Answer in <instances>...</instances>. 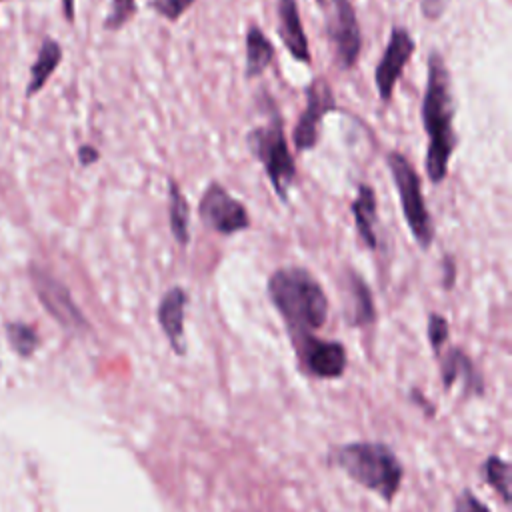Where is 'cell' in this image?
Masks as SVG:
<instances>
[{"instance_id":"obj_1","label":"cell","mask_w":512,"mask_h":512,"mask_svg":"<svg viewBox=\"0 0 512 512\" xmlns=\"http://www.w3.org/2000/svg\"><path fill=\"white\" fill-rule=\"evenodd\" d=\"M422 126L428 138L424 168L430 182L440 184L448 174V164L458 144V136L454 130V94L450 70L436 50L428 54L426 62Z\"/></svg>"},{"instance_id":"obj_2","label":"cell","mask_w":512,"mask_h":512,"mask_svg":"<svg viewBox=\"0 0 512 512\" xmlns=\"http://www.w3.org/2000/svg\"><path fill=\"white\" fill-rule=\"evenodd\" d=\"M268 298L282 316L290 340L310 336L328 318V296L320 282L300 266H284L270 274Z\"/></svg>"},{"instance_id":"obj_3","label":"cell","mask_w":512,"mask_h":512,"mask_svg":"<svg viewBox=\"0 0 512 512\" xmlns=\"http://www.w3.org/2000/svg\"><path fill=\"white\" fill-rule=\"evenodd\" d=\"M330 460L354 482L392 500L402 482V464L396 454L380 442H350L334 448Z\"/></svg>"},{"instance_id":"obj_4","label":"cell","mask_w":512,"mask_h":512,"mask_svg":"<svg viewBox=\"0 0 512 512\" xmlns=\"http://www.w3.org/2000/svg\"><path fill=\"white\" fill-rule=\"evenodd\" d=\"M246 146L250 154L262 164L266 178L280 202H288L290 190L296 182V160L288 148L282 116L278 114L274 102L270 108V118L248 130Z\"/></svg>"},{"instance_id":"obj_5","label":"cell","mask_w":512,"mask_h":512,"mask_svg":"<svg viewBox=\"0 0 512 512\" xmlns=\"http://www.w3.org/2000/svg\"><path fill=\"white\" fill-rule=\"evenodd\" d=\"M386 164L400 198L404 220L420 248L428 250L434 242V224L424 202L420 176L412 162L398 150H390L386 154Z\"/></svg>"},{"instance_id":"obj_6","label":"cell","mask_w":512,"mask_h":512,"mask_svg":"<svg viewBox=\"0 0 512 512\" xmlns=\"http://www.w3.org/2000/svg\"><path fill=\"white\" fill-rule=\"evenodd\" d=\"M324 10V30L332 60L340 70L356 66L362 50V30L350 0H328Z\"/></svg>"},{"instance_id":"obj_7","label":"cell","mask_w":512,"mask_h":512,"mask_svg":"<svg viewBox=\"0 0 512 512\" xmlns=\"http://www.w3.org/2000/svg\"><path fill=\"white\" fill-rule=\"evenodd\" d=\"M200 222L220 234L232 236L250 228V214L246 206L236 200L220 182H210L198 200Z\"/></svg>"},{"instance_id":"obj_8","label":"cell","mask_w":512,"mask_h":512,"mask_svg":"<svg viewBox=\"0 0 512 512\" xmlns=\"http://www.w3.org/2000/svg\"><path fill=\"white\" fill-rule=\"evenodd\" d=\"M304 100H306V106L292 130V142L298 152H308L316 148L320 138L318 130H320L322 118L338 110L332 88L324 76H318L306 84Z\"/></svg>"},{"instance_id":"obj_9","label":"cell","mask_w":512,"mask_h":512,"mask_svg":"<svg viewBox=\"0 0 512 512\" xmlns=\"http://www.w3.org/2000/svg\"><path fill=\"white\" fill-rule=\"evenodd\" d=\"M414 50H416V42L412 34L402 26H394L390 30L388 44L374 68V84H376L380 102L386 104L392 100L396 82L402 76L406 64L410 62Z\"/></svg>"},{"instance_id":"obj_10","label":"cell","mask_w":512,"mask_h":512,"mask_svg":"<svg viewBox=\"0 0 512 512\" xmlns=\"http://www.w3.org/2000/svg\"><path fill=\"white\" fill-rule=\"evenodd\" d=\"M32 286L48 314L66 330L84 332L88 328L84 314L74 304L68 288L60 280H56L42 268H32Z\"/></svg>"},{"instance_id":"obj_11","label":"cell","mask_w":512,"mask_h":512,"mask_svg":"<svg viewBox=\"0 0 512 512\" xmlns=\"http://www.w3.org/2000/svg\"><path fill=\"white\" fill-rule=\"evenodd\" d=\"M300 366L316 378H336L346 368V350L340 342L322 340L314 334L292 340Z\"/></svg>"},{"instance_id":"obj_12","label":"cell","mask_w":512,"mask_h":512,"mask_svg":"<svg viewBox=\"0 0 512 512\" xmlns=\"http://www.w3.org/2000/svg\"><path fill=\"white\" fill-rule=\"evenodd\" d=\"M186 304H188V292L182 286H172L170 290L164 292L156 308L158 324L176 354L186 352V338H184Z\"/></svg>"},{"instance_id":"obj_13","label":"cell","mask_w":512,"mask_h":512,"mask_svg":"<svg viewBox=\"0 0 512 512\" xmlns=\"http://www.w3.org/2000/svg\"><path fill=\"white\" fill-rule=\"evenodd\" d=\"M276 16H278V36L284 44V48L292 54L294 60L302 64H310V46L306 32L302 28V18L298 10V0H278L276 4Z\"/></svg>"},{"instance_id":"obj_14","label":"cell","mask_w":512,"mask_h":512,"mask_svg":"<svg viewBox=\"0 0 512 512\" xmlns=\"http://www.w3.org/2000/svg\"><path fill=\"white\" fill-rule=\"evenodd\" d=\"M344 316L350 326H366L374 320V300L368 284L356 270H346L342 276Z\"/></svg>"},{"instance_id":"obj_15","label":"cell","mask_w":512,"mask_h":512,"mask_svg":"<svg viewBox=\"0 0 512 512\" xmlns=\"http://www.w3.org/2000/svg\"><path fill=\"white\" fill-rule=\"evenodd\" d=\"M376 192L370 184H360L356 190V198L350 204V212L354 216V226L358 232V238L368 250L378 248V210H376Z\"/></svg>"},{"instance_id":"obj_16","label":"cell","mask_w":512,"mask_h":512,"mask_svg":"<svg viewBox=\"0 0 512 512\" xmlns=\"http://www.w3.org/2000/svg\"><path fill=\"white\" fill-rule=\"evenodd\" d=\"M244 76L248 80L262 76V72L274 60V46L258 24H250L244 38Z\"/></svg>"},{"instance_id":"obj_17","label":"cell","mask_w":512,"mask_h":512,"mask_svg":"<svg viewBox=\"0 0 512 512\" xmlns=\"http://www.w3.org/2000/svg\"><path fill=\"white\" fill-rule=\"evenodd\" d=\"M458 378L464 382L468 392L472 394L482 392V378L476 372L470 358L460 348H450L442 358V380L446 388H450Z\"/></svg>"},{"instance_id":"obj_18","label":"cell","mask_w":512,"mask_h":512,"mask_svg":"<svg viewBox=\"0 0 512 512\" xmlns=\"http://www.w3.org/2000/svg\"><path fill=\"white\" fill-rule=\"evenodd\" d=\"M168 224L172 238L186 248L190 244V204L174 178H168Z\"/></svg>"},{"instance_id":"obj_19","label":"cell","mask_w":512,"mask_h":512,"mask_svg":"<svg viewBox=\"0 0 512 512\" xmlns=\"http://www.w3.org/2000/svg\"><path fill=\"white\" fill-rule=\"evenodd\" d=\"M62 60V48L58 42H54L52 38H46L36 62L32 64L30 70V82H28V96L36 94L38 90H42V86L46 84V80L52 76V72L56 70V66Z\"/></svg>"},{"instance_id":"obj_20","label":"cell","mask_w":512,"mask_h":512,"mask_svg":"<svg viewBox=\"0 0 512 512\" xmlns=\"http://www.w3.org/2000/svg\"><path fill=\"white\" fill-rule=\"evenodd\" d=\"M484 476H486V482L500 494V498L504 502H508V498H510V488H508L510 470H508V464L498 456H490L484 462Z\"/></svg>"},{"instance_id":"obj_21","label":"cell","mask_w":512,"mask_h":512,"mask_svg":"<svg viewBox=\"0 0 512 512\" xmlns=\"http://www.w3.org/2000/svg\"><path fill=\"white\" fill-rule=\"evenodd\" d=\"M6 332H8V340H10L12 348L22 356L32 354L34 348L38 346L36 332L26 324H8Z\"/></svg>"},{"instance_id":"obj_22","label":"cell","mask_w":512,"mask_h":512,"mask_svg":"<svg viewBox=\"0 0 512 512\" xmlns=\"http://www.w3.org/2000/svg\"><path fill=\"white\" fill-rule=\"evenodd\" d=\"M136 14V0H110V10L104 18L106 30H120Z\"/></svg>"},{"instance_id":"obj_23","label":"cell","mask_w":512,"mask_h":512,"mask_svg":"<svg viewBox=\"0 0 512 512\" xmlns=\"http://www.w3.org/2000/svg\"><path fill=\"white\" fill-rule=\"evenodd\" d=\"M196 0H148V6L168 22H178Z\"/></svg>"},{"instance_id":"obj_24","label":"cell","mask_w":512,"mask_h":512,"mask_svg":"<svg viewBox=\"0 0 512 512\" xmlns=\"http://www.w3.org/2000/svg\"><path fill=\"white\" fill-rule=\"evenodd\" d=\"M450 328H448V320L436 312H432L428 316V342L432 346L434 352H440L444 342L448 340Z\"/></svg>"},{"instance_id":"obj_25","label":"cell","mask_w":512,"mask_h":512,"mask_svg":"<svg viewBox=\"0 0 512 512\" xmlns=\"http://www.w3.org/2000/svg\"><path fill=\"white\" fill-rule=\"evenodd\" d=\"M454 512H490L488 506L484 502H480L470 490L460 492V496L456 498V508Z\"/></svg>"},{"instance_id":"obj_26","label":"cell","mask_w":512,"mask_h":512,"mask_svg":"<svg viewBox=\"0 0 512 512\" xmlns=\"http://www.w3.org/2000/svg\"><path fill=\"white\" fill-rule=\"evenodd\" d=\"M450 0H418L420 12L426 20H438L444 16Z\"/></svg>"},{"instance_id":"obj_27","label":"cell","mask_w":512,"mask_h":512,"mask_svg":"<svg viewBox=\"0 0 512 512\" xmlns=\"http://www.w3.org/2000/svg\"><path fill=\"white\" fill-rule=\"evenodd\" d=\"M456 280V264L450 254H444L442 258V286L444 290H450Z\"/></svg>"},{"instance_id":"obj_28","label":"cell","mask_w":512,"mask_h":512,"mask_svg":"<svg viewBox=\"0 0 512 512\" xmlns=\"http://www.w3.org/2000/svg\"><path fill=\"white\" fill-rule=\"evenodd\" d=\"M78 160H80L82 166H90V164H94L98 160V150L92 148V146H82L78 150Z\"/></svg>"},{"instance_id":"obj_29","label":"cell","mask_w":512,"mask_h":512,"mask_svg":"<svg viewBox=\"0 0 512 512\" xmlns=\"http://www.w3.org/2000/svg\"><path fill=\"white\" fill-rule=\"evenodd\" d=\"M62 10L68 22L74 20V0H62Z\"/></svg>"},{"instance_id":"obj_30","label":"cell","mask_w":512,"mask_h":512,"mask_svg":"<svg viewBox=\"0 0 512 512\" xmlns=\"http://www.w3.org/2000/svg\"><path fill=\"white\" fill-rule=\"evenodd\" d=\"M316 2H318V6H322V8L328 4V0H316Z\"/></svg>"}]
</instances>
